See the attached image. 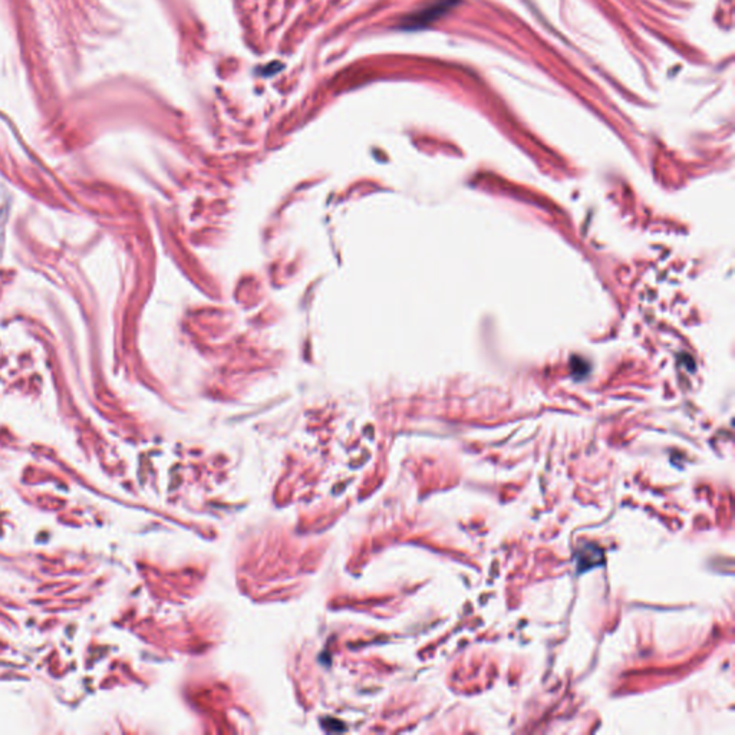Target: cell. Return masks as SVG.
I'll return each instance as SVG.
<instances>
[{
    "label": "cell",
    "instance_id": "cell-1",
    "mask_svg": "<svg viewBox=\"0 0 735 735\" xmlns=\"http://www.w3.org/2000/svg\"><path fill=\"white\" fill-rule=\"evenodd\" d=\"M451 5V0H443V2H436L434 5H429L424 8L422 11L411 15L407 18L404 25L407 28H422L424 25H428L431 21L438 18L441 13H444Z\"/></svg>",
    "mask_w": 735,
    "mask_h": 735
}]
</instances>
